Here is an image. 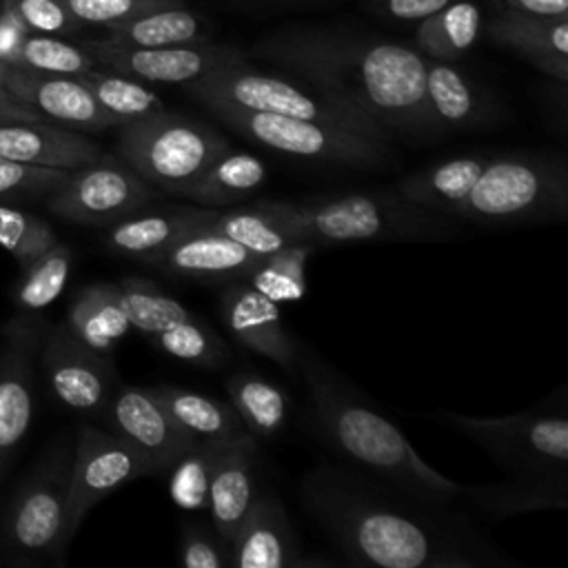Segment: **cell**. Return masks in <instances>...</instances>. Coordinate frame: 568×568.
<instances>
[{
  "label": "cell",
  "mask_w": 568,
  "mask_h": 568,
  "mask_svg": "<svg viewBox=\"0 0 568 568\" xmlns=\"http://www.w3.org/2000/svg\"><path fill=\"white\" fill-rule=\"evenodd\" d=\"M313 517L351 564L382 568L513 566L446 504L406 495L375 477L317 466L302 481Z\"/></svg>",
  "instance_id": "1"
},
{
  "label": "cell",
  "mask_w": 568,
  "mask_h": 568,
  "mask_svg": "<svg viewBox=\"0 0 568 568\" xmlns=\"http://www.w3.org/2000/svg\"><path fill=\"white\" fill-rule=\"evenodd\" d=\"M255 55L353 102L388 138L428 142L444 133L426 102L424 55L406 44L291 29L262 40Z\"/></svg>",
  "instance_id": "2"
},
{
  "label": "cell",
  "mask_w": 568,
  "mask_h": 568,
  "mask_svg": "<svg viewBox=\"0 0 568 568\" xmlns=\"http://www.w3.org/2000/svg\"><path fill=\"white\" fill-rule=\"evenodd\" d=\"M297 359L308 386L313 413L324 435L346 459L406 495L446 506L464 499V484L428 466L402 430L344 388L324 362L311 355H297Z\"/></svg>",
  "instance_id": "3"
},
{
  "label": "cell",
  "mask_w": 568,
  "mask_h": 568,
  "mask_svg": "<svg viewBox=\"0 0 568 568\" xmlns=\"http://www.w3.org/2000/svg\"><path fill=\"white\" fill-rule=\"evenodd\" d=\"M302 242L315 246L342 242L439 240L453 231L446 215L406 200L399 191H357L304 202L277 200Z\"/></svg>",
  "instance_id": "4"
},
{
  "label": "cell",
  "mask_w": 568,
  "mask_h": 568,
  "mask_svg": "<svg viewBox=\"0 0 568 568\" xmlns=\"http://www.w3.org/2000/svg\"><path fill=\"white\" fill-rule=\"evenodd\" d=\"M184 87L204 106L233 104L346 129L379 144L390 142V138L375 124V120H371L362 109L342 95L306 80L291 82L280 75L260 73L248 69L246 62L217 67L202 78L186 82Z\"/></svg>",
  "instance_id": "5"
},
{
  "label": "cell",
  "mask_w": 568,
  "mask_h": 568,
  "mask_svg": "<svg viewBox=\"0 0 568 568\" xmlns=\"http://www.w3.org/2000/svg\"><path fill=\"white\" fill-rule=\"evenodd\" d=\"M566 211V162L555 153H508L488 158L453 215L475 224H524L561 220Z\"/></svg>",
  "instance_id": "6"
},
{
  "label": "cell",
  "mask_w": 568,
  "mask_h": 568,
  "mask_svg": "<svg viewBox=\"0 0 568 568\" xmlns=\"http://www.w3.org/2000/svg\"><path fill=\"white\" fill-rule=\"evenodd\" d=\"M229 149V140L209 124L166 109L118 126V158L144 182L173 195H182Z\"/></svg>",
  "instance_id": "7"
},
{
  "label": "cell",
  "mask_w": 568,
  "mask_h": 568,
  "mask_svg": "<svg viewBox=\"0 0 568 568\" xmlns=\"http://www.w3.org/2000/svg\"><path fill=\"white\" fill-rule=\"evenodd\" d=\"M73 453L55 444L13 490L0 519V550L11 564H40L64 552V515Z\"/></svg>",
  "instance_id": "8"
},
{
  "label": "cell",
  "mask_w": 568,
  "mask_h": 568,
  "mask_svg": "<svg viewBox=\"0 0 568 568\" xmlns=\"http://www.w3.org/2000/svg\"><path fill=\"white\" fill-rule=\"evenodd\" d=\"M206 109L240 135L280 153L357 169H375L390 158V144H379L346 129L233 104H209Z\"/></svg>",
  "instance_id": "9"
},
{
  "label": "cell",
  "mask_w": 568,
  "mask_h": 568,
  "mask_svg": "<svg viewBox=\"0 0 568 568\" xmlns=\"http://www.w3.org/2000/svg\"><path fill=\"white\" fill-rule=\"evenodd\" d=\"M444 417L510 473H568V419L564 408H528L504 417Z\"/></svg>",
  "instance_id": "10"
},
{
  "label": "cell",
  "mask_w": 568,
  "mask_h": 568,
  "mask_svg": "<svg viewBox=\"0 0 568 568\" xmlns=\"http://www.w3.org/2000/svg\"><path fill=\"white\" fill-rule=\"evenodd\" d=\"M158 189L144 182L115 155L69 171V178L49 195L53 215L89 226H111L151 204Z\"/></svg>",
  "instance_id": "11"
},
{
  "label": "cell",
  "mask_w": 568,
  "mask_h": 568,
  "mask_svg": "<svg viewBox=\"0 0 568 568\" xmlns=\"http://www.w3.org/2000/svg\"><path fill=\"white\" fill-rule=\"evenodd\" d=\"M153 475L149 462L122 437L95 426H82L73 448L67 493L64 537L75 535L84 515L120 486Z\"/></svg>",
  "instance_id": "12"
},
{
  "label": "cell",
  "mask_w": 568,
  "mask_h": 568,
  "mask_svg": "<svg viewBox=\"0 0 568 568\" xmlns=\"http://www.w3.org/2000/svg\"><path fill=\"white\" fill-rule=\"evenodd\" d=\"M40 364L55 399L84 415H102L118 386L111 357L82 344L67 324L42 333Z\"/></svg>",
  "instance_id": "13"
},
{
  "label": "cell",
  "mask_w": 568,
  "mask_h": 568,
  "mask_svg": "<svg viewBox=\"0 0 568 568\" xmlns=\"http://www.w3.org/2000/svg\"><path fill=\"white\" fill-rule=\"evenodd\" d=\"M98 67L129 75L140 82L155 84H186L204 73L244 62L242 51L226 44L193 42L169 47H131L111 40H89L82 44Z\"/></svg>",
  "instance_id": "14"
},
{
  "label": "cell",
  "mask_w": 568,
  "mask_h": 568,
  "mask_svg": "<svg viewBox=\"0 0 568 568\" xmlns=\"http://www.w3.org/2000/svg\"><path fill=\"white\" fill-rule=\"evenodd\" d=\"M102 417L111 433L129 442L151 466L153 475H162L171 464L195 444V439L169 415L153 388L115 386Z\"/></svg>",
  "instance_id": "15"
},
{
  "label": "cell",
  "mask_w": 568,
  "mask_h": 568,
  "mask_svg": "<svg viewBox=\"0 0 568 568\" xmlns=\"http://www.w3.org/2000/svg\"><path fill=\"white\" fill-rule=\"evenodd\" d=\"M44 328L27 317L4 326L0 346V479L31 426L33 415V357Z\"/></svg>",
  "instance_id": "16"
},
{
  "label": "cell",
  "mask_w": 568,
  "mask_h": 568,
  "mask_svg": "<svg viewBox=\"0 0 568 568\" xmlns=\"http://www.w3.org/2000/svg\"><path fill=\"white\" fill-rule=\"evenodd\" d=\"M0 82L49 122L75 131H104L120 126L78 75H53L16 64L0 67Z\"/></svg>",
  "instance_id": "17"
},
{
  "label": "cell",
  "mask_w": 568,
  "mask_h": 568,
  "mask_svg": "<svg viewBox=\"0 0 568 568\" xmlns=\"http://www.w3.org/2000/svg\"><path fill=\"white\" fill-rule=\"evenodd\" d=\"M220 211L211 206H169L133 213L109 226L104 246L113 255L151 264L178 240L213 224Z\"/></svg>",
  "instance_id": "18"
},
{
  "label": "cell",
  "mask_w": 568,
  "mask_h": 568,
  "mask_svg": "<svg viewBox=\"0 0 568 568\" xmlns=\"http://www.w3.org/2000/svg\"><path fill=\"white\" fill-rule=\"evenodd\" d=\"M222 317L231 335L248 351L273 359L284 368L297 362L295 342L288 337L280 306L246 284H229L222 291Z\"/></svg>",
  "instance_id": "19"
},
{
  "label": "cell",
  "mask_w": 568,
  "mask_h": 568,
  "mask_svg": "<svg viewBox=\"0 0 568 568\" xmlns=\"http://www.w3.org/2000/svg\"><path fill=\"white\" fill-rule=\"evenodd\" d=\"M488 36L550 78L568 80V16H537L506 4L490 18Z\"/></svg>",
  "instance_id": "20"
},
{
  "label": "cell",
  "mask_w": 568,
  "mask_h": 568,
  "mask_svg": "<svg viewBox=\"0 0 568 568\" xmlns=\"http://www.w3.org/2000/svg\"><path fill=\"white\" fill-rule=\"evenodd\" d=\"M255 262V253L206 226L178 240L151 266L186 280L235 282L246 277Z\"/></svg>",
  "instance_id": "21"
},
{
  "label": "cell",
  "mask_w": 568,
  "mask_h": 568,
  "mask_svg": "<svg viewBox=\"0 0 568 568\" xmlns=\"http://www.w3.org/2000/svg\"><path fill=\"white\" fill-rule=\"evenodd\" d=\"M295 535L282 501L257 493L231 544V566L237 568H297Z\"/></svg>",
  "instance_id": "22"
},
{
  "label": "cell",
  "mask_w": 568,
  "mask_h": 568,
  "mask_svg": "<svg viewBox=\"0 0 568 568\" xmlns=\"http://www.w3.org/2000/svg\"><path fill=\"white\" fill-rule=\"evenodd\" d=\"M0 155L27 164L73 171L102 155L98 142L53 122H2Z\"/></svg>",
  "instance_id": "23"
},
{
  "label": "cell",
  "mask_w": 568,
  "mask_h": 568,
  "mask_svg": "<svg viewBox=\"0 0 568 568\" xmlns=\"http://www.w3.org/2000/svg\"><path fill=\"white\" fill-rule=\"evenodd\" d=\"M257 493L255 439L246 435L224 450L209 484L206 506L211 510L213 530L229 548Z\"/></svg>",
  "instance_id": "24"
},
{
  "label": "cell",
  "mask_w": 568,
  "mask_h": 568,
  "mask_svg": "<svg viewBox=\"0 0 568 568\" xmlns=\"http://www.w3.org/2000/svg\"><path fill=\"white\" fill-rule=\"evenodd\" d=\"M506 481L466 486L464 499L493 519L524 513L564 510L568 506V473H513Z\"/></svg>",
  "instance_id": "25"
},
{
  "label": "cell",
  "mask_w": 568,
  "mask_h": 568,
  "mask_svg": "<svg viewBox=\"0 0 568 568\" xmlns=\"http://www.w3.org/2000/svg\"><path fill=\"white\" fill-rule=\"evenodd\" d=\"M486 162L488 158L477 153L448 158L408 173L402 178L397 191L417 206H424L433 213L453 215L475 186Z\"/></svg>",
  "instance_id": "26"
},
{
  "label": "cell",
  "mask_w": 568,
  "mask_h": 568,
  "mask_svg": "<svg viewBox=\"0 0 568 568\" xmlns=\"http://www.w3.org/2000/svg\"><path fill=\"white\" fill-rule=\"evenodd\" d=\"M424 69L426 102L444 133L450 129H475L490 118V109L479 91L450 62L424 55Z\"/></svg>",
  "instance_id": "27"
},
{
  "label": "cell",
  "mask_w": 568,
  "mask_h": 568,
  "mask_svg": "<svg viewBox=\"0 0 568 568\" xmlns=\"http://www.w3.org/2000/svg\"><path fill=\"white\" fill-rule=\"evenodd\" d=\"M64 324L82 344L106 355L131 331L118 284L106 282L84 286L73 300Z\"/></svg>",
  "instance_id": "28"
},
{
  "label": "cell",
  "mask_w": 568,
  "mask_h": 568,
  "mask_svg": "<svg viewBox=\"0 0 568 568\" xmlns=\"http://www.w3.org/2000/svg\"><path fill=\"white\" fill-rule=\"evenodd\" d=\"M266 178L268 169L257 155L229 149L184 189L182 197L193 200L197 206H226L246 200Z\"/></svg>",
  "instance_id": "29"
},
{
  "label": "cell",
  "mask_w": 568,
  "mask_h": 568,
  "mask_svg": "<svg viewBox=\"0 0 568 568\" xmlns=\"http://www.w3.org/2000/svg\"><path fill=\"white\" fill-rule=\"evenodd\" d=\"M153 393L195 442H231L251 435L226 402L180 386H160Z\"/></svg>",
  "instance_id": "30"
},
{
  "label": "cell",
  "mask_w": 568,
  "mask_h": 568,
  "mask_svg": "<svg viewBox=\"0 0 568 568\" xmlns=\"http://www.w3.org/2000/svg\"><path fill=\"white\" fill-rule=\"evenodd\" d=\"M106 40L131 47H169L206 42L204 22L182 4L160 7L106 27Z\"/></svg>",
  "instance_id": "31"
},
{
  "label": "cell",
  "mask_w": 568,
  "mask_h": 568,
  "mask_svg": "<svg viewBox=\"0 0 568 568\" xmlns=\"http://www.w3.org/2000/svg\"><path fill=\"white\" fill-rule=\"evenodd\" d=\"M211 229L242 244L257 257L268 255L286 244L302 242L286 215L280 211L277 200H260L253 206L217 213Z\"/></svg>",
  "instance_id": "32"
},
{
  "label": "cell",
  "mask_w": 568,
  "mask_h": 568,
  "mask_svg": "<svg viewBox=\"0 0 568 568\" xmlns=\"http://www.w3.org/2000/svg\"><path fill=\"white\" fill-rule=\"evenodd\" d=\"M479 29V7L470 0H453L437 13L419 20L415 42L422 55L453 62L475 44Z\"/></svg>",
  "instance_id": "33"
},
{
  "label": "cell",
  "mask_w": 568,
  "mask_h": 568,
  "mask_svg": "<svg viewBox=\"0 0 568 568\" xmlns=\"http://www.w3.org/2000/svg\"><path fill=\"white\" fill-rule=\"evenodd\" d=\"M231 406L253 437H273L288 417V395L271 379L242 371L226 382Z\"/></svg>",
  "instance_id": "34"
},
{
  "label": "cell",
  "mask_w": 568,
  "mask_h": 568,
  "mask_svg": "<svg viewBox=\"0 0 568 568\" xmlns=\"http://www.w3.org/2000/svg\"><path fill=\"white\" fill-rule=\"evenodd\" d=\"M118 291L131 328L151 339L193 315L182 302L166 295L146 277H124L118 282Z\"/></svg>",
  "instance_id": "35"
},
{
  "label": "cell",
  "mask_w": 568,
  "mask_h": 568,
  "mask_svg": "<svg viewBox=\"0 0 568 568\" xmlns=\"http://www.w3.org/2000/svg\"><path fill=\"white\" fill-rule=\"evenodd\" d=\"M315 248L313 242L286 244L257 257L246 280L275 304L297 302L306 295V262Z\"/></svg>",
  "instance_id": "36"
},
{
  "label": "cell",
  "mask_w": 568,
  "mask_h": 568,
  "mask_svg": "<svg viewBox=\"0 0 568 568\" xmlns=\"http://www.w3.org/2000/svg\"><path fill=\"white\" fill-rule=\"evenodd\" d=\"M246 437V435H244ZM242 439V437H237ZM231 442H195L186 448L166 470L169 473V495L175 506L184 510H202L209 499V484Z\"/></svg>",
  "instance_id": "37"
},
{
  "label": "cell",
  "mask_w": 568,
  "mask_h": 568,
  "mask_svg": "<svg viewBox=\"0 0 568 568\" xmlns=\"http://www.w3.org/2000/svg\"><path fill=\"white\" fill-rule=\"evenodd\" d=\"M78 78L93 93L100 106L120 124L164 109L162 98L151 87H146V82L133 80L129 75L95 67Z\"/></svg>",
  "instance_id": "38"
},
{
  "label": "cell",
  "mask_w": 568,
  "mask_h": 568,
  "mask_svg": "<svg viewBox=\"0 0 568 568\" xmlns=\"http://www.w3.org/2000/svg\"><path fill=\"white\" fill-rule=\"evenodd\" d=\"M71 260V248L62 242H55L44 253L24 264L16 286V304L24 311L49 306L67 286Z\"/></svg>",
  "instance_id": "39"
},
{
  "label": "cell",
  "mask_w": 568,
  "mask_h": 568,
  "mask_svg": "<svg viewBox=\"0 0 568 568\" xmlns=\"http://www.w3.org/2000/svg\"><path fill=\"white\" fill-rule=\"evenodd\" d=\"M11 64L53 75H82L98 67L93 55L82 44L67 42L60 36L31 31L22 36Z\"/></svg>",
  "instance_id": "40"
},
{
  "label": "cell",
  "mask_w": 568,
  "mask_h": 568,
  "mask_svg": "<svg viewBox=\"0 0 568 568\" xmlns=\"http://www.w3.org/2000/svg\"><path fill=\"white\" fill-rule=\"evenodd\" d=\"M171 357L193 366H217L226 359L224 342L195 315L153 339Z\"/></svg>",
  "instance_id": "41"
},
{
  "label": "cell",
  "mask_w": 568,
  "mask_h": 568,
  "mask_svg": "<svg viewBox=\"0 0 568 568\" xmlns=\"http://www.w3.org/2000/svg\"><path fill=\"white\" fill-rule=\"evenodd\" d=\"M58 242L53 229L38 215L0 204V246L11 253L20 266L44 253Z\"/></svg>",
  "instance_id": "42"
},
{
  "label": "cell",
  "mask_w": 568,
  "mask_h": 568,
  "mask_svg": "<svg viewBox=\"0 0 568 568\" xmlns=\"http://www.w3.org/2000/svg\"><path fill=\"white\" fill-rule=\"evenodd\" d=\"M67 178V169L38 166L0 155V204L49 197Z\"/></svg>",
  "instance_id": "43"
},
{
  "label": "cell",
  "mask_w": 568,
  "mask_h": 568,
  "mask_svg": "<svg viewBox=\"0 0 568 568\" xmlns=\"http://www.w3.org/2000/svg\"><path fill=\"white\" fill-rule=\"evenodd\" d=\"M7 11L31 33L71 36L80 31V22L60 0H4Z\"/></svg>",
  "instance_id": "44"
},
{
  "label": "cell",
  "mask_w": 568,
  "mask_h": 568,
  "mask_svg": "<svg viewBox=\"0 0 568 568\" xmlns=\"http://www.w3.org/2000/svg\"><path fill=\"white\" fill-rule=\"evenodd\" d=\"M80 24L111 27L151 9L182 4V0H60Z\"/></svg>",
  "instance_id": "45"
},
{
  "label": "cell",
  "mask_w": 568,
  "mask_h": 568,
  "mask_svg": "<svg viewBox=\"0 0 568 568\" xmlns=\"http://www.w3.org/2000/svg\"><path fill=\"white\" fill-rule=\"evenodd\" d=\"M180 561L186 568H226L231 566V548L217 537V532H209L202 526H186Z\"/></svg>",
  "instance_id": "46"
},
{
  "label": "cell",
  "mask_w": 568,
  "mask_h": 568,
  "mask_svg": "<svg viewBox=\"0 0 568 568\" xmlns=\"http://www.w3.org/2000/svg\"><path fill=\"white\" fill-rule=\"evenodd\" d=\"M448 2L453 0H375L377 11L402 22L424 20L444 9Z\"/></svg>",
  "instance_id": "47"
},
{
  "label": "cell",
  "mask_w": 568,
  "mask_h": 568,
  "mask_svg": "<svg viewBox=\"0 0 568 568\" xmlns=\"http://www.w3.org/2000/svg\"><path fill=\"white\" fill-rule=\"evenodd\" d=\"M2 122H49L40 115L33 106L16 98L2 82H0V124Z\"/></svg>",
  "instance_id": "48"
},
{
  "label": "cell",
  "mask_w": 568,
  "mask_h": 568,
  "mask_svg": "<svg viewBox=\"0 0 568 568\" xmlns=\"http://www.w3.org/2000/svg\"><path fill=\"white\" fill-rule=\"evenodd\" d=\"M27 29L7 11V16L0 20V62L11 64L16 49L22 40Z\"/></svg>",
  "instance_id": "49"
},
{
  "label": "cell",
  "mask_w": 568,
  "mask_h": 568,
  "mask_svg": "<svg viewBox=\"0 0 568 568\" xmlns=\"http://www.w3.org/2000/svg\"><path fill=\"white\" fill-rule=\"evenodd\" d=\"M504 4L537 16H568V0H504Z\"/></svg>",
  "instance_id": "50"
},
{
  "label": "cell",
  "mask_w": 568,
  "mask_h": 568,
  "mask_svg": "<svg viewBox=\"0 0 568 568\" xmlns=\"http://www.w3.org/2000/svg\"><path fill=\"white\" fill-rule=\"evenodd\" d=\"M0 67H2V62H0Z\"/></svg>",
  "instance_id": "51"
}]
</instances>
